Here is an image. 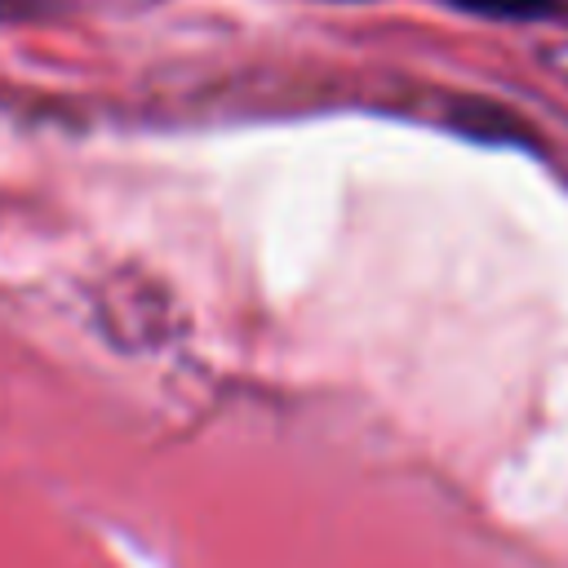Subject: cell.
I'll list each match as a JSON object with an SVG mask.
<instances>
[{
	"label": "cell",
	"instance_id": "6da1fadb",
	"mask_svg": "<svg viewBox=\"0 0 568 568\" xmlns=\"http://www.w3.org/2000/svg\"><path fill=\"white\" fill-rule=\"evenodd\" d=\"M457 129H466L475 138H515L519 120L506 115V111H493L488 102H462L457 106Z\"/></svg>",
	"mask_w": 568,
	"mask_h": 568
},
{
	"label": "cell",
	"instance_id": "7a4b0ae2",
	"mask_svg": "<svg viewBox=\"0 0 568 568\" xmlns=\"http://www.w3.org/2000/svg\"><path fill=\"white\" fill-rule=\"evenodd\" d=\"M448 4L466 9V13H479V18H541L559 0H448Z\"/></svg>",
	"mask_w": 568,
	"mask_h": 568
}]
</instances>
